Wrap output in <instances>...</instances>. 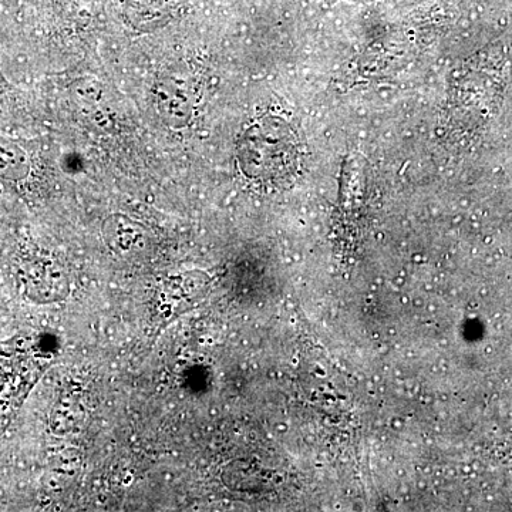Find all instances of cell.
Wrapping results in <instances>:
<instances>
[{"label": "cell", "mask_w": 512, "mask_h": 512, "mask_svg": "<svg viewBox=\"0 0 512 512\" xmlns=\"http://www.w3.org/2000/svg\"><path fill=\"white\" fill-rule=\"evenodd\" d=\"M293 138L285 124L265 119L247 131L239 146L242 170L259 181H278L295 160Z\"/></svg>", "instance_id": "6da1fadb"}, {"label": "cell", "mask_w": 512, "mask_h": 512, "mask_svg": "<svg viewBox=\"0 0 512 512\" xmlns=\"http://www.w3.org/2000/svg\"><path fill=\"white\" fill-rule=\"evenodd\" d=\"M29 173V161L22 148L0 137V177L20 180Z\"/></svg>", "instance_id": "7a4b0ae2"}]
</instances>
